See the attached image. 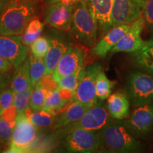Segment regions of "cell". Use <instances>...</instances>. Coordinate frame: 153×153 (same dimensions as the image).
I'll return each mask as SVG.
<instances>
[{"instance_id": "obj_1", "label": "cell", "mask_w": 153, "mask_h": 153, "mask_svg": "<svg viewBox=\"0 0 153 153\" xmlns=\"http://www.w3.org/2000/svg\"><path fill=\"white\" fill-rule=\"evenodd\" d=\"M113 119L104 128L99 131L100 149L115 153L141 152L142 143L130 133L123 123Z\"/></svg>"}, {"instance_id": "obj_2", "label": "cell", "mask_w": 153, "mask_h": 153, "mask_svg": "<svg viewBox=\"0 0 153 153\" xmlns=\"http://www.w3.org/2000/svg\"><path fill=\"white\" fill-rule=\"evenodd\" d=\"M33 3L11 0L0 16V35H22L36 16Z\"/></svg>"}, {"instance_id": "obj_3", "label": "cell", "mask_w": 153, "mask_h": 153, "mask_svg": "<svg viewBox=\"0 0 153 153\" xmlns=\"http://www.w3.org/2000/svg\"><path fill=\"white\" fill-rule=\"evenodd\" d=\"M98 28L89 10L87 0L76 1L70 30L72 37L82 45L92 48L97 43Z\"/></svg>"}, {"instance_id": "obj_4", "label": "cell", "mask_w": 153, "mask_h": 153, "mask_svg": "<svg viewBox=\"0 0 153 153\" xmlns=\"http://www.w3.org/2000/svg\"><path fill=\"white\" fill-rule=\"evenodd\" d=\"M126 92L134 107L153 104V74L140 69L129 74Z\"/></svg>"}, {"instance_id": "obj_5", "label": "cell", "mask_w": 153, "mask_h": 153, "mask_svg": "<svg viewBox=\"0 0 153 153\" xmlns=\"http://www.w3.org/2000/svg\"><path fill=\"white\" fill-rule=\"evenodd\" d=\"M61 145L69 152L91 153L100 149L99 131L81 128L57 129Z\"/></svg>"}, {"instance_id": "obj_6", "label": "cell", "mask_w": 153, "mask_h": 153, "mask_svg": "<svg viewBox=\"0 0 153 153\" xmlns=\"http://www.w3.org/2000/svg\"><path fill=\"white\" fill-rule=\"evenodd\" d=\"M38 140V128L30 122L24 113H22L17 115L12 137L5 152H31L36 146Z\"/></svg>"}, {"instance_id": "obj_7", "label": "cell", "mask_w": 153, "mask_h": 153, "mask_svg": "<svg viewBox=\"0 0 153 153\" xmlns=\"http://www.w3.org/2000/svg\"><path fill=\"white\" fill-rule=\"evenodd\" d=\"M123 122L135 137H147L153 131V104L136 106Z\"/></svg>"}, {"instance_id": "obj_8", "label": "cell", "mask_w": 153, "mask_h": 153, "mask_svg": "<svg viewBox=\"0 0 153 153\" xmlns=\"http://www.w3.org/2000/svg\"><path fill=\"white\" fill-rule=\"evenodd\" d=\"M76 1H57L48 4L44 12V20L51 27L70 31Z\"/></svg>"}, {"instance_id": "obj_9", "label": "cell", "mask_w": 153, "mask_h": 153, "mask_svg": "<svg viewBox=\"0 0 153 153\" xmlns=\"http://www.w3.org/2000/svg\"><path fill=\"white\" fill-rule=\"evenodd\" d=\"M108 109L102 102H97L88 109L79 120L62 128L64 130L81 128L87 131H99L111 121Z\"/></svg>"}, {"instance_id": "obj_10", "label": "cell", "mask_w": 153, "mask_h": 153, "mask_svg": "<svg viewBox=\"0 0 153 153\" xmlns=\"http://www.w3.org/2000/svg\"><path fill=\"white\" fill-rule=\"evenodd\" d=\"M147 0H114L111 21L112 26L130 24L144 12Z\"/></svg>"}, {"instance_id": "obj_11", "label": "cell", "mask_w": 153, "mask_h": 153, "mask_svg": "<svg viewBox=\"0 0 153 153\" xmlns=\"http://www.w3.org/2000/svg\"><path fill=\"white\" fill-rule=\"evenodd\" d=\"M86 51L79 45H69L67 52L59 61L51 74V77L57 82L63 76L68 75L85 67Z\"/></svg>"}, {"instance_id": "obj_12", "label": "cell", "mask_w": 153, "mask_h": 153, "mask_svg": "<svg viewBox=\"0 0 153 153\" xmlns=\"http://www.w3.org/2000/svg\"><path fill=\"white\" fill-rule=\"evenodd\" d=\"M101 70L102 67L99 62L93 63L86 69L85 75L76 89L72 101H79L89 108L98 102L96 93V79Z\"/></svg>"}, {"instance_id": "obj_13", "label": "cell", "mask_w": 153, "mask_h": 153, "mask_svg": "<svg viewBox=\"0 0 153 153\" xmlns=\"http://www.w3.org/2000/svg\"><path fill=\"white\" fill-rule=\"evenodd\" d=\"M28 48L22 42V35H0V56L11 62L16 69L26 60Z\"/></svg>"}, {"instance_id": "obj_14", "label": "cell", "mask_w": 153, "mask_h": 153, "mask_svg": "<svg viewBox=\"0 0 153 153\" xmlns=\"http://www.w3.org/2000/svg\"><path fill=\"white\" fill-rule=\"evenodd\" d=\"M145 25L144 16H140L135 22L131 23L129 29L111 49L110 54L119 52L133 53L140 51L145 43V41H143L140 36Z\"/></svg>"}, {"instance_id": "obj_15", "label": "cell", "mask_w": 153, "mask_h": 153, "mask_svg": "<svg viewBox=\"0 0 153 153\" xmlns=\"http://www.w3.org/2000/svg\"><path fill=\"white\" fill-rule=\"evenodd\" d=\"M88 6L98 27L106 33L112 26L111 13L114 0H87Z\"/></svg>"}, {"instance_id": "obj_16", "label": "cell", "mask_w": 153, "mask_h": 153, "mask_svg": "<svg viewBox=\"0 0 153 153\" xmlns=\"http://www.w3.org/2000/svg\"><path fill=\"white\" fill-rule=\"evenodd\" d=\"M130 24H121L112 27L91 49V54L96 57H105L120 39L129 29Z\"/></svg>"}, {"instance_id": "obj_17", "label": "cell", "mask_w": 153, "mask_h": 153, "mask_svg": "<svg viewBox=\"0 0 153 153\" xmlns=\"http://www.w3.org/2000/svg\"><path fill=\"white\" fill-rule=\"evenodd\" d=\"M89 107L79 101H72L60 114L55 116L53 129H60L79 120Z\"/></svg>"}, {"instance_id": "obj_18", "label": "cell", "mask_w": 153, "mask_h": 153, "mask_svg": "<svg viewBox=\"0 0 153 153\" xmlns=\"http://www.w3.org/2000/svg\"><path fill=\"white\" fill-rule=\"evenodd\" d=\"M130 101L126 91H118L110 95L107 101V109L115 120H123L128 116Z\"/></svg>"}, {"instance_id": "obj_19", "label": "cell", "mask_w": 153, "mask_h": 153, "mask_svg": "<svg viewBox=\"0 0 153 153\" xmlns=\"http://www.w3.org/2000/svg\"><path fill=\"white\" fill-rule=\"evenodd\" d=\"M57 87H58L57 82H55L51 77V76H44L34 86L33 92L30 97V108L34 111L42 109L48 92Z\"/></svg>"}, {"instance_id": "obj_20", "label": "cell", "mask_w": 153, "mask_h": 153, "mask_svg": "<svg viewBox=\"0 0 153 153\" xmlns=\"http://www.w3.org/2000/svg\"><path fill=\"white\" fill-rule=\"evenodd\" d=\"M68 47L69 45L58 40H51L50 48L43 58L45 64V75L51 76L59 61L68 51Z\"/></svg>"}, {"instance_id": "obj_21", "label": "cell", "mask_w": 153, "mask_h": 153, "mask_svg": "<svg viewBox=\"0 0 153 153\" xmlns=\"http://www.w3.org/2000/svg\"><path fill=\"white\" fill-rule=\"evenodd\" d=\"M132 60L137 68L153 74V38L145 41L140 51L133 53Z\"/></svg>"}, {"instance_id": "obj_22", "label": "cell", "mask_w": 153, "mask_h": 153, "mask_svg": "<svg viewBox=\"0 0 153 153\" xmlns=\"http://www.w3.org/2000/svg\"><path fill=\"white\" fill-rule=\"evenodd\" d=\"M72 100H69L62 94L59 87L49 91L42 109L57 116L64 109Z\"/></svg>"}, {"instance_id": "obj_23", "label": "cell", "mask_w": 153, "mask_h": 153, "mask_svg": "<svg viewBox=\"0 0 153 153\" xmlns=\"http://www.w3.org/2000/svg\"><path fill=\"white\" fill-rule=\"evenodd\" d=\"M31 85L28 60H26L18 68L11 82V89L14 93L26 90Z\"/></svg>"}, {"instance_id": "obj_24", "label": "cell", "mask_w": 153, "mask_h": 153, "mask_svg": "<svg viewBox=\"0 0 153 153\" xmlns=\"http://www.w3.org/2000/svg\"><path fill=\"white\" fill-rule=\"evenodd\" d=\"M24 113L29 118L30 122L38 128L52 126L56 116L43 109L32 110L30 107L26 108Z\"/></svg>"}, {"instance_id": "obj_25", "label": "cell", "mask_w": 153, "mask_h": 153, "mask_svg": "<svg viewBox=\"0 0 153 153\" xmlns=\"http://www.w3.org/2000/svg\"><path fill=\"white\" fill-rule=\"evenodd\" d=\"M44 24L38 19H33L28 23L22 34V42L26 46H30L34 41L41 37Z\"/></svg>"}, {"instance_id": "obj_26", "label": "cell", "mask_w": 153, "mask_h": 153, "mask_svg": "<svg viewBox=\"0 0 153 153\" xmlns=\"http://www.w3.org/2000/svg\"><path fill=\"white\" fill-rule=\"evenodd\" d=\"M116 82L107 77L102 70L99 72L96 79V93L98 99L104 101L111 94Z\"/></svg>"}, {"instance_id": "obj_27", "label": "cell", "mask_w": 153, "mask_h": 153, "mask_svg": "<svg viewBox=\"0 0 153 153\" xmlns=\"http://www.w3.org/2000/svg\"><path fill=\"white\" fill-rule=\"evenodd\" d=\"M30 68V77L31 85L35 86L45 75V64L44 59L30 54L28 58Z\"/></svg>"}, {"instance_id": "obj_28", "label": "cell", "mask_w": 153, "mask_h": 153, "mask_svg": "<svg viewBox=\"0 0 153 153\" xmlns=\"http://www.w3.org/2000/svg\"><path fill=\"white\" fill-rule=\"evenodd\" d=\"M85 67L79 70H76L73 73L68 74V75L63 76L57 82L58 87L61 89H65L70 90L75 93V91L79 87L80 82L83 79L84 76L86 74Z\"/></svg>"}, {"instance_id": "obj_29", "label": "cell", "mask_w": 153, "mask_h": 153, "mask_svg": "<svg viewBox=\"0 0 153 153\" xmlns=\"http://www.w3.org/2000/svg\"><path fill=\"white\" fill-rule=\"evenodd\" d=\"M33 85H30L26 90L14 93L13 105L16 108L18 114L24 113L26 108L30 107V97L33 92Z\"/></svg>"}, {"instance_id": "obj_30", "label": "cell", "mask_w": 153, "mask_h": 153, "mask_svg": "<svg viewBox=\"0 0 153 153\" xmlns=\"http://www.w3.org/2000/svg\"><path fill=\"white\" fill-rule=\"evenodd\" d=\"M16 121H10L0 117V143L9 145L12 137Z\"/></svg>"}, {"instance_id": "obj_31", "label": "cell", "mask_w": 153, "mask_h": 153, "mask_svg": "<svg viewBox=\"0 0 153 153\" xmlns=\"http://www.w3.org/2000/svg\"><path fill=\"white\" fill-rule=\"evenodd\" d=\"M51 41L45 37H39L30 45V53L36 57L44 58L48 51Z\"/></svg>"}, {"instance_id": "obj_32", "label": "cell", "mask_w": 153, "mask_h": 153, "mask_svg": "<svg viewBox=\"0 0 153 153\" xmlns=\"http://www.w3.org/2000/svg\"><path fill=\"white\" fill-rule=\"evenodd\" d=\"M14 92L11 88L5 89L0 92V116L6 109L10 107L14 102Z\"/></svg>"}, {"instance_id": "obj_33", "label": "cell", "mask_w": 153, "mask_h": 153, "mask_svg": "<svg viewBox=\"0 0 153 153\" xmlns=\"http://www.w3.org/2000/svg\"><path fill=\"white\" fill-rule=\"evenodd\" d=\"M145 25L153 34V0H147L143 12Z\"/></svg>"}, {"instance_id": "obj_34", "label": "cell", "mask_w": 153, "mask_h": 153, "mask_svg": "<svg viewBox=\"0 0 153 153\" xmlns=\"http://www.w3.org/2000/svg\"><path fill=\"white\" fill-rule=\"evenodd\" d=\"M14 68L11 62L0 56V73L7 74Z\"/></svg>"}, {"instance_id": "obj_35", "label": "cell", "mask_w": 153, "mask_h": 153, "mask_svg": "<svg viewBox=\"0 0 153 153\" xmlns=\"http://www.w3.org/2000/svg\"><path fill=\"white\" fill-rule=\"evenodd\" d=\"M7 74L0 73V86L4 87L7 85Z\"/></svg>"}, {"instance_id": "obj_36", "label": "cell", "mask_w": 153, "mask_h": 153, "mask_svg": "<svg viewBox=\"0 0 153 153\" xmlns=\"http://www.w3.org/2000/svg\"><path fill=\"white\" fill-rule=\"evenodd\" d=\"M11 0H0V16L2 14L3 11L4 10L5 7L8 4Z\"/></svg>"}, {"instance_id": "obj_37", "label": "cell", "mask_w": 153, "mask_h": 153, "mask_svg": "<svg viewBox=\"0 0 153 153\" xmlns=\"http://www.w3.org/2000/svg\"><path fill=\"white\" fill-rule=\"evenodd\" d=\"M45 1V3H47L48 4L51 3H55L57 2V1H76L78 0H44Z\"/></svg>"}, {"instance_id": "obj_38", "label": "cell", "mask_w": 153, "mask_h": 153, "mask_svg": "<svg viewBox=\"0 0 153 153\" xmlns=\"http://www.w3.org/2000/svg\"><path fill=\"white\" fill-rule=\"evenodd\" d=\"M22 1H26V2H35L37 0H19Z\"/></svg>"}, {"instance_id": "obj_39", "label": "cell", "mask_w": 153, "mask_h": 153, "mask_svg": "<svg viewBox=\"0 0 153 153\" xmlns=\"http://www.w3.org/2000/svg\"><path fill=\"white\" fill-rule=\"evenodd\" d=\"M1 145H2V144H1V143H0V152H1V150H2V148H1Z\"/></svg>"}, {"instance_id": "obj_40", "label": "cell", "mask_w": 153, "mask_h": 153, "mask_svg": "<svg viewBox=\"0 0 153 153\" xmlns=\"http://www.w3.org/2000/svg\"><path fill=\"white\" fill-rule=\"evenodd\" d=\"M2 87H1V86H0V92H1V89H2Z\"/></svg>"}]
</instances>
